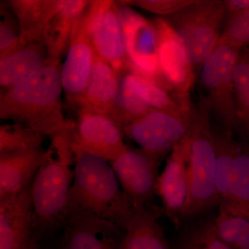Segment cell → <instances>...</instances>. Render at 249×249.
<instances>
[{"label":"cell","mask_w":249,"mask_h":249,"mask_svg":"<svg viewBox=\"0 0 249 249\" xmlns=\"http://www.w3.org/2000/svg\"><path fill=\"white\" fill-rule=\"evenodd\" d=\"M124 45L131 70L163 88L159 62L160 40L154 20L117 2Z\"/></svg>","instance_id":"cell-7"},{"label":"cell","mask_w":249,"mask_h":249,"mask_svg":"<svg viewBox=\"0 0 249 249\" xmlns=\"http://www.w3.org/2000/svg\"><path fill=\"white\" fill-rule=\"evenodd\" d=\"M165 157L127 145L110 160L124 196L134 209L151 206L157 195L159 169Z\"/></svg>","instance_id":"cell-8"},{"label":"cell","mask_w":249,"mask_h":249,"mask_svg":"<svg viewBox=\"0 0 249 249\" xmlns=\"http://www.w3.org/2000/svg\"><path fill=\"white\" fill-rule=\"evenodd\" d=\"M45 137L22 124L16 123L1 124L0 155L40 148Z\"/></svg>","instance_id":"cell-25"},{"label":"cell","mask_w":249,"mask_h":249,"mask_svg":"<svg viewBox=\"0 0 249 249\" xmlns=\"http://www.w3.org/2000/svg\"><path fill=\"white\" fill-rule=\"evenodd\" d=\"M90 2L88 0H60L58 11L44 32L49 59L60 61L64 54L67 53L75 22Z\"/></svg>","instance_id":"cell-20"},{"label":"cell","mask_w":249,"mask_h":249,"mask_svg":"<svg viewBox=\"0 0 249 249\" xmlns=\"http://www.w3.org/2000/svg\"><path fill=\"white\" fill-rule=\"evenodd\" d=\"M75 123L82 151L110 161L127 146L122 128L110 116L80 109Z\"/></svg>","instance_id":"cell-13"},{"label":"cell","mask_w":249,"mask_h":249,"mask_svg":"<svg viewBox=\"0 0 249 249\" xmlns=\"http://www.w3.org/2000/svg\"><path fill=\"white\" fill-rule=\"evenodd\" d=\"M69 211L100 218L124 231L134 209L109 162L79 148Z\"/></svg>","instance_id":"cell-3"},{"label":"cell","mask_w":249,"mask_h":249,"mask_svg":"<svg viewBox=\"0 0 249 249\" xmlns=\"http://www.w3.org/2000/svg\"><path fill=\"white\" fill-rule=\"evenodd\" d=\"M233 85L237 109L236 132L249 144V47L241 49L233 70Z\"/></svg>","instance_id":"cell-24"},{"label":"cell","mask_w":249,"mask_h":249,"mask_svg":"<svg viewBox=\"0 0 249 249\" xmlns=\"http://www.w3.org/2000/svg\"><path fill=\"white\" fill-rule=\"evenodd\" d=\"M229 206L249 209V144L242 141L236 152L233 203Z\"/></svg>","instance_id":"cell-27"},{"label":"cell","mask_w":249,"mask_h":249,"mask_svg":"<svg viewBox=\"0 0 249 249\" xmlns=\"http://www.w3.org/2000/svg\"><path fill=\"white\" fill-rule=\"evenodd\" d=\"M214 219L201 221L185 228L173 249H231L219 240L214 229Z\"/></svg>","instance_id":"cell-26"},{"label":"cell","mask_w":249,"mask_h":249,"mask_svg":"<svg viewBox=\"0 0 249 249\" xmlns=\"http://www.w3.org/2000/svg\"><path fill=\"white\" fill-rule=\"evenodd\" d=\"M88 29L96 53L120 77L131 70L116 1H91L85 10Z\"/></svg>","instance_id":"cell-10"},{"label":"cell","mask_w":249,"mask_h":249,"mask_svg":"<svg viewBox=\"0 0 249 249\" xmlns=\"http://www.w3.org/2000/svg\"><path fill=\"white\" fill-rule=\"evenodd\" d=\"M43 147L0 155V200L32 186L45 157Z\"/></svg>","instance_id":"cell-18"},{"label":"cell","mask_w":249,"mask_h":249,"mask_svg":"<svg viewBox=\"0 0 249 249\" xmlns=\"http://www.w3.org/2000/svg\"><path fill=\"white\" fill-rule=\"evenodd\" d=\"M223 206L229 213L245 217L249 220V209L248 208L238 207V206Z\"/></svg>","instance_id":"cell-34"},{"label":"cell","mask_w":249,"mask_h":249,"mask_svg":"<svg viewBox=\"0 0 249 249\" xmlns=\"http://www.w3.org/2000/svg\"><path fill=\"white\" fill-rule=\"evenodd\" d=\"M119 89V76L112 67L96 53L89 82L76 107L78 110L106 114L114 120Z\"/></svg>","instance_id":"cell-17"},{"label":"cell","mask_w":249,"mask_h":249,"mask_svg":"<svg viewBox=\"0 0 249 249\" xmlns=\"http://www.w3.org/2000/svg\"><path fill=\"white\" fill-rule=\"evenodd\" d=\"M96 54L85 11L75 22L66 59L60 70L62 89L71 106L76 107L84 93Z\"/></svg>","instance_id":"cell-11"},{"label":"cell","mask_w":249,"mask_h":249,"mask_svg":"<svg viewBox=\"0 0 249 249\" xmlns=\"http://www.w3.org/2000/svg\"><path fill=\"white\" fill-rule=\"evenodd\" d=\"M60 61L49 59L18 84L1 90L0 118L50 137L66 124Z\"/></svg>","instance_id":"cell-2"},{"label":"cell","mask_w":249,"mask_h":249,"mask_svg":"<svg viewBox=\"0 0 249 249\" xmlns=\"http://www.w3.org/2000/svg\"><path fill=\"white\" fill-rule=\"evenodd\" d=\"M220 44L239 49L249 47V10L228 15L227 24L222 31L217 45Z\"/></svg>","instance_id":"cell-28"},{"label":"cell","mask_w":249,"mask_h":249,"mask_svg":"<svg viewBox=\"0 0 249 249\" xmlns=\"http://www.w3.org/2000/svg\"><path fill=\"white\" fill-rule=\"evenodd\" d=\"M157 195L163 204L165 215L178 229L188 196V140L184 138L173 147L159 176Z\"/></svg>","instance_id":"cell-12"},{"label":"cell","mask_w":249,"mask_h":249,"mask_svg":"<svg viewBox=\"0 0 249 249\" xmlns=\"http://www.w3.org/2000/svg\"><path fill=\"white\" fill-rule=\"evenodd\" d=\"M0 58L19 48L20 31L17 18L6 2L0 9Z\"/></svg>","instance_id":"cell-29"},{"label":"cell","mask_w":249,"mask_h":249,"mask_svg":"<svg viewBox=\"0 0 249 249\" xmlns=\"http://www.w3.org/2000/svg\"><path fill=\"white\" fill-rule=\"evenodd\" d=\"M240 50L230 45H217L199 73L200 96L210 115L217 119L223 129L233 133L237 126L233 70Z\"/></svg>","instance_id":"cell-6"},{"label":"cell","mask_w":249,"mask_h":249,"mask_svg":"<svg viewBox=\"0 0 249 249\" xmlns=\"http://www.w3.org/2000/svg\"><path fill=\"white\" fill-rule=\"evenodd\" d=\"M224 2L228 15L238 14L249 10V0H225Z\"/></svg>","instance_id":"cell-33"},{"label":"cell","mask_w":249,"mask_h":249,"mask_svg":"<svg viewBox=\"0 0 249 249\" xmlns=\"http://www.w3.org/2000/svg\"><path fill=\"white\" fill-rule=\"evenodd\" d=\"M210 113L202 98L193 107L188 140V196L183 222L219 206L216 186V151Z\"/></svg>","instance_id":"cell-4"},{"label":"cell","mask_w":249,"mask_h":249,"mask_svg":"<svg viewBox=\"0 0 249 249\" xmlns=\"http://www.w3.org/2000/svg\"><path fill=\"white\" fill-rule=\"evenodd\" d=\"M31 186L33 237L42 243L63 227L78 159L76 123L52 134Z\"/></svg>","instance_id":"cell-1"},{"label":"cell","mask_w":249,"mask_h":249,"mask_svg":"<svg viewBox=\"0 0 249 249\" xmlns=\"http://www.w3.org/2000/svg\"><path fill=\"white\" fill-rule=\"evenodd\" d=\"M196 0H132L118 1L124 6H134L152 14L169 17L193 4Z\"/></svg>","instance_id":"cell-30"},{"label":"cell","mask_w":249,"mask_h":249,"mask_svg":"<svg viewBox=\"0 0 249 249\" xmlns=\"http://www.w3.org/2000/svg\"><path fill=\"white\" fill-rule=\"evenodd\" d=\"M49 60L44 40L21 46L0 58V85L7 89L38 70Z\"/></svg>","instance_id":"cell-21"},{"label":"cell","mask_w":249,"mask_h":249,"mask_svg":"<svg viewBox=\"0 0 249 249\" xmlns=\"http://www.w3.org/2000/svg\"><path fill=\"white\" fill-rule=\"evenodd\" d=\"M219 209L217 217L213 220L214 231L219 240L232 249L237 237V230L232 222V215L222 205H219Z\"/></svg>","instance_id":"cell-31"},{"label":"cell","mask_w":249,"mask_h":249,"mask_svg":"<svg viewBox=\"0 0 249 249\" xmlns=\"http://www.w3.org/2000/svg\"><path fill=\"white\" fill-rule=\"evenodd\" d=\"M7 3L19 24L21 47L43 40L45 28L58 11L60 0H10Z\"/></svg>","instance_id":"cell-22"},{"label":"cell","mask_w":249,"mask_h":249,"mask_svg":"<svg viewBox=\"0 0 249 249\" xmlns=\"http://www.w3.org/2000/svg\"><path fill=\"white\" fill-rule=\"evenodd\" d=\"M188 112L152 109L123 127L124 137L140 148L165 157L186 135L192 118Z\"/></svg>","instance_id":"cell-9"},{"label":"cell","mask_w":249,"mask_h":249,"mask_svg":"<svg viewBox=\"0 0 249 249\" xmlns=\"http://www.w3.org/2000/svg\"><path fill=\"white\" fill-rule=\"evenodd\" d=\"M60 249H119L124 231L112 223L77 211H69Z\"/></svg>","instance_id":"cell-15"},{"label":"cell","mask_w":249,"mask_h":249,"mask_svg":"<svg viewBox=\"0 0 249 249\" xmlns=\"http://www.w3.org/2000/svg\"><path fill=\"white\" fill-rule=\"evenodd\" d=\"M26 249H43V248H42L41 242L36 240V239L33 238L30 244Z\"/></svg>","instance_id":"cell-35"},{"label":"cell","mask_w":249,"mask_h":249,"mask_svg":"<svg viewBox=\"0 0 249 249\" xmlns=\"http://www.w3.org/2000/svg\"><path fill=\"white\" fill-rule=\"evenodd\" d=\"M33 238L31 186L0 200V249H26Z\"/></svg>","instance_id":"cell-16"},{"label":"cell","mask_w":249,"mask_h":249,"mask_svg":"<svg viewBox=\"0 0 249 249\" xmlns=\"http://www.w3.org/2000/svg\"><path fill=\"white\" fill-rule=\"evenodd\" d=\"M216 151V186L219 205L233 203V183L235 156L238 142L233 132L222 129L214 133Z\"/></svg>","instance_id":"cell-23"},{"label":"cell","mask_w":249,"mask_h":249,"mask_svg":"<svg viewBox=\"0 0 249 249\" xmlns=\"http://www.w3.org/2000/svg\"><path fill=\"white\" fill-rule=\"evenodd\" d=\"M227 11L222 0H196L164 18L186 49L193 70H200L215 49Z\"/></svg>","instance_id":"cell-5"},{"label":"cell","mask_w":249,"mask_h":249,"mask_svg":"<svg viewBox=\"0 0 249 249\" xmlns=\"http://www.w3.org/2000/svg\"><path fill=\"white\" fill-rule=\"evenodd\" d=\"M232 215L237 230V237L232 249H249V220L240 216Z\"/></svg>","instance_id":"cell-32"},{"label":"cell","mask_w":249,"mask_h":249,"mask_svg":"<svg viewBox=\"0 0 249 249\" xmlns=\"http://www.w3.org/2000/svg\"><path fill=\"white\" fill-rule=\"evenodd\" d=\"M160 214L153 206L134 209L119 249H173L157 222Z\"/></svg>","instance_id":"cell-19"},{"label":"cell","mask_w":249,"mask_h":249,"mask_svg":"<svg viewBox=\"0 0 249 249\" xmlns=\"http://www.w3.org/2000/svg\"><path fill=\"white\" fill-rule=\"evenodd\" d=\"M160 40L159 62L163 88L172 92L188 95L196 71L181 40L164 18L154 20Z\"/></svg>","instance_id":"cell-14"},{"label":"cell","mask_w":249,"mask_h":249,"mask_svg":"<svg viewBox=\"0 0 249 249\" xmlns=\"http://www.w3.org/2000/svg\"><path fill=\"white\" fill-rule=\"evenodd\" d=\"M49 249H59V247H53V248H50Z\"/></svg>","instance_id":"cell-36"}]
</instances>
